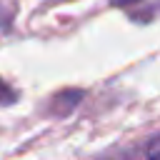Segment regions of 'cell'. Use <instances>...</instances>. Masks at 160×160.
<instances>
[{
	"instance_id": "cell-1",
	"label": "cell",
	"mask_w": 160,
	"mask_h": 160,
	"mask_svg": "<svg viewBox=\"0 0 160 160\" xmlns=\"http://www.w3.org/2000/svg\"><path fill=\"white\" fill-rule=\"evenodd\" d=\"M12 100H15V92L0 80V102H12Z\"/></svg>"
},
{
	"instance_id": "cell-2",
	"label": "cell",
	"mask_w": 160,
	"mask_h": 160,
	"mask_svg": "<svg viewBox=\"0 0 160 160\" xmlns=\"http://www.w3.org/2000/svg\"><path fill=\"white\" fill-rule=\"evenodd\" d=\"M115 5H128V2H135V0H112Z\"/></svg>"
}]
</instances>
